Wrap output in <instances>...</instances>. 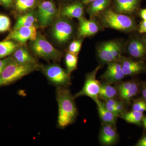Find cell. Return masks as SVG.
Instances as JSON below:
<instances>
[{
    "label": "cell",
    "instance_id": "1",
    "mask_svg": "<svg viewBox=\"0 0 146 146\" xmlns=\"http://www.w3.org/2000/svg\"><path fill=\"white\" fill-rule=\"evenodd\" d=\"M56 96L58 109V126L65 128L74 122L78 115L75 99L67 87H56Z\"/></svg>",
    "mask_w": 146,
    "mask_h": 146
},
{
    "label": "cell",
    "instance_id": "2",
    "mask_svg": "<svg viewBox=\"0 0 146 146\" xmlns=\"http://www.w3.org/2000/svg\"><path fill=\"white\" fill-rule=\"evenodd\" d=\"M103 28L129 33L138 31V25L133 16L117 13L109 7L96 18Z\"/></svg>",
    "mask_w": 146,
    "mask_h": 146
},
{
    "label": "cell",
    "instance_id": "3",
    "mask_svg": "<svg viewBox=\"0 0 146 146\" xmlns=\"http://www.w3.org/2000/svg\"><path fill=\"white\" fill-rule=\"evenodd\" d=\"M126 42L123 39H115L104 41L98 44L96 52L101 64L119 61L125 52Z\"/></svg>",
    "mask_w": 146,
    "mask_h": 146
},
{
    "label": "cell",
    "instance_id": "4",
    "mask_svg": "<svg viewBox=\"0 0 146 146\" xmlns=\"http://www.w3.org/2000/svg\"><path fill=\"white\" fill-rule=\"evenodd\" d=\"M40 68V66L17 63L12 58L0 74V87L13 83Z\"/></svg>",
    "mask_w": 146,
    "mask_h": 146
},
{
    "label": "cell",
    "instance_id": "5",
    "mask_svg": "<svg viewBox=\"0 0 146 146\" xmlns=\"http://www.w3.org/2000/svg\"><path fill=\"white\" fill-rule=\"evenodd\" d=\"M31 48L35 54L45 60L60 61L63 54L54 48L44 36L37 33L35 40L32 41Z\"/></svg>",
    "mask_w": 146,
    "mask_h": 146
},
{
    "label": "cell",
    "instance_id": "6",
    "mask_svg": "<svg viewBox=\"0 0 146 146\" xmlns=\"http://www.w3.org/2000/svg\"><path fill=\"white\" fill-rule=\"evenodd\" d=\"M101 65H99L86 76L83 88L78 93L73 96L74 99L81 96H87L92 99L96 104L100 103L99 94L101 83L96 79V75Z\"/></svg>",
    "mask_w": 146,
    "mask_h": 146
},
{
    "label": "cell",
    "instance_id": "7",
    "mask_svg": "<svg viewBox=\"0 0 146 146\" xmlns=\"http://www.w3.org/2000/svg\"><path fill=\"white\" fill-rule=\"evenodd\" d=\"M42 72L48 80L56 87H67L71 84L70 75L67 70L56 64L40 66Z\"/></svg>",
    "mask_w": 146,
    "mask_h": 146
},
{
    "label": "cell",
    "instance_id": "8",
    "mask_svg": "<svg viewBox=\"0 0 146 146\" xmlns=\"http://www.w3.org/2000/svg\"><path fill=\"white\" fill-rule=\"evenodd\" d=\"M70 20L61 17L57 20L53 27V36L60 44H67L72 38L74 29Z\"/></svg>",
    "mask_w": 146,
    "mask_h": 146
},
{
    "label": "cell",
    "instance_id": "9",
    "mask_svg": "<svg viewBox=\"0 0 146 146\" xmlns=\"http://www.w3.org/2000/svg\"><path fill=\"white\" fill-rule=\"evenodd\" d=\"M78 20V38L84 39L85 37L94 36L103 29V27L96 18L87 19L82 17Z\"/></svg>",
    "mask_w": 146,
    "mask_h": 146
},
{
    "label": "cell",
    "instance_id": "10",
    "mask_svg": "<svg viewBox=\"0 0 146 146\" xmlns=\"http://www.w3.org/2000/svg\"><path fill=\"white\" fill-rule=\"evenodd\" d=\"M143 0H112V9L117 13L133 16L138 13Z\"/></svg>",
    "mask_w": 146,
    "mask_h": 146
},
{
    "label": "cell",
    "instance_id": "11",
    "mask_svg": "<svg viewBox=\"0 0 146 146\" xmlns=\"http://www.w3.org/2000/svg\"><path fill=\"white\" fill-rule=\"evenodd\" d=\"M57 13L54 3L50 1H45L38 6L37 17L42 27H47L52 23Z\"/></svg>",
    "mask_w": 146,
    "mask_h": 146
},
{
    "label": "cell",
    "instance_id": "12",
    "mask_svg": "<svg viewBox=\"0 0 146 146\" xmlns=\"http://www.w3.org/2000/svg\"><path fill=\"white\" fill-rule=\"evenodd\" d=\"M37 32L35 26L21 27L11 32L5 40H13L23 44L29 40L33 41L36 39Z\"/></svg>",
    "mask_w": 146,
    "mask_h": 146
},
{
    "label": "cell",
    "instance_id": "13",
    "mask_svg": "<svg viewBox=\"0 0 146 146\" xmlns=\"http://www.w3.org/2000/svg\"><path fill=\"white\" fill-rule=\"evenodd\" d=\"M125 52L133 58L141 59L144 58L146 53L143 37L136 35L131 36L126 42Z\"/></svg>",
    "mask_w": 146,
    "mask_h": 146
},
{
    "label": "cell",
    "instance_id": "14",
    "mask_svg": "<svg viewBox=\"0 0 146 146\" xmlns=\"http://www.w3.org/2000/svg\"><path fill=\"white\" fill-rule=\"evenodd\" d=\"M106 70L101 76V78L108 83L112 84L119 82L125 76L119 61L107 63Z\"/></svg>",
    "mask_w": 146,
    "mask_h": 146
},
{
    "label": "cell",
    "instance_id": "15",
    "mask_svg": "<svg viewBox=\"0 0 146 146\" xmlns=\"http://www.w3.org/2000/svg\"><path fill=\"white\" fill-rule=\"evenodd\" d=\"M119 61L125 76L134 75L146 70V66L143 61H136L123 56Z\"/></svg>",
    "mask_w": 146,
    "mask_h": 146
},
{
    "label": "cell",
    "instance_id": "16",
    "mask_svg": "<svg viewBox=\"0 0 146 146\" xmlns=\"http://www.w3.org/2000/svg\"><path fill=\"white\" fill-rule=\"evenodd\" d=\"M119 135L115 126L102 123L99 135L100 143L104 145L109 146L117 143Z\"/></svg>",
    "mask_w": 146,
    "mask_h": 146
},
{
    "label": "cell",
    "instance_id": "17",
    "mask_svg": "<svg viewBox=\"0 0 146 146\" xmlns=\"http://www.w3.org/2000/svg\"><path fill=\"white\" fill-rule=\"evenodd\" d=\"M118 95L123 101L128 102L136 96L138 91V85L133 81L123 82L116 87Z\"/></svg>",
    "mask_w": 146,
    "mask_h": 146
},
{
    "label": "cell",
    "instance_id": "18",
    "mask_svg": "<svg viewBox=\"0 0 146 146\" xmlns=\"http://www.w3.org/2000/svg\"><path fill=\"white\" fill-rule=\"evenodd\" d=\"M60 16L63 18L71 19L84 17V7L81 2H76L64 6L60 12Z\"/></svg>",
    "mask_w": 146,
    "mask_h": 146
},
{
    "label": "cell",
    "instance_id": "19",
    "mask_svg": "<svg viewBox=\"0 0 146 146\" xmlns=\"http://www.w3.org/2000/svg\"><path fill=\"white\" fill-rule=\"evenodd\" d=\"M12 58L14 61L21 64L40 66L36 59L25 47H18L13 53Z\"/></svg>",
    "mask_w": 146,
    "mask_h": 146
},
{
    "label": "cell",
    "instance_id": "20",
    "mask_svg": "<svg viewBox=\"0 0 146 146\" xmlns=\"http://www.w3.org/2000/svg\"><path fill=\"white\" fill-rule=\"evenodd\" d=\"M112 0H95L89 5L86 12L90 18H96L100 13L110 7Z\"/></svg>",
    "mask_w": 146,
    "mask_h": 146
},
{
    "label": "cell",
    "instance_id": "21",
    "mask_svg": "<svg viewBox=\"0 0 146 146\" xmlns=\"http://www.w3.org/2000/svg\"><path fill=\"white\" fill-rule=\"evenodd\" d=\"M97 105L99 115L102 123L115 126L118 116L108 110L102 101L100 100L99 103Z\"/></svg>",
    "mask_w": 146,
    "mask_h": 146
},
{
    "label": "cell",
    "instance_id": "22",
    "mask_svg": "<svg viewBox=\"0 0 146 146\" xmlns=\"http://www.w3.org/2000/svg\"><path fill=\"white\" fill-rule=\"evenodd\" d=\"M117 94V89L116 87L111 86V84L106 82L101 83L99 94V99L104 100L112 99L116 98Z\"/></svg>",
    "mask_w": 146,
    "mask_h": 146
},
{
    "label": "cell",
    "instance_id": "23",
    "mask_svg": "<svg viewBox=\"0 0 146 146\" xmlns=\"http://www.w3.org/2000/svg\"><path fill=\"white\" fill-rule=\"evenodd\" d=\"M38 0H15V7L19 13H27L36 7Z\"/></svg>",
    "mask_w": 146,
    "mask_h": 146
},
{
    "label": "cell",
    "instance_id": "24",
    "mask_svg": "<svg viewBox=\"0 0 146 146\" xmlns=\"http://www.w3.org/2000/svg\"><path fill=\"white\" fill-rule=\"evenodd\" d=\"M36 22V18L34 12L30 11L25 14L20 16L18 18L13 29H16L21 27H31L35 26V23Z\"/></svg>",
    "mask_w": 146,
    "mask_h": 146
},
{
    "label": "cell",
    "instance_id": "25",
    "mask_svg": "<svg viewBox=\"0 0 146 146\" xmlns=\"http://www.w3.org/2000/svg\"><path fill=\"white\" fill-rule=\"evenodd\" d=\"M19 46L10 40L0 42V58L13 53Z\"/></svg>",
    "mask_w": 146,
    "mask_h": 146
},
{
    "label": "cell",
    "instance_id": "26",
    "mask_svg": "<svg viewBox=\"0 0 146 146\" xmlns=\"http://www.w3.org/2000/svg\"><path fill=\"white\" fill-rule=\"evenodd\" d=\"M121 117L127 123L139 125L143 117V112L133 111L121 114Z\"/></svg>",
    "mask_w": 146,
    "mask_h": 146
},
{
    "label": "cell",
    "instance_id": "27",
    "mask_svg": "<svg viewBox=\"0 0 146 146\" xmlns=\"http://www.w3.org/2000/svg\"><path fill=\"white\" fill-rule=\"evenodd\" d=\"M77 55L68 52L65 55V63L68 73H71L77 69L78 56Z\"/></svg>",
    "mask_w": 146,
    "mask_h": 146
},
{
    "label": "cell",
    "instance_id": "28",
    "mask_svg": "<svg viewBox=\"0 0 146 146\" xmlns=\"http://www.w3.org/2000/svg\"><path fill=\"white\" fill-rule=\"evenodd\" d=\"M84 38H79L71 42L68 47V52L71 53L78 55L81 50Z\"/></svg>",
    "mask_w": 146,
    "mask_h": 146
},
{
    "label": "cell",
    "instance_id": "29",
    "mask_svg": "<svg viewBox=\"0 0 146 146\" xmlns=\"http://www.w3.org/2000/svg\"><path fill=\"white\" fill-rule=\"evenodd\" d=\"M10 19L5 15L0 14V33L5 32L10 29Z\"/></svg>",
    "mask_w": 146,
    "mask_h": 146
},
{
    "label": "cell",
    "instance_id": "30",
    "mask_svg": "<svg viewBox=\"0 0 146 146\" xmlns=\"http://www.w3.org/2000/svg\"><path fill=\"white\" fill-rule=\"evenodd\" d=\"M132 110L143 112L146 111V103L143 101H139L133 104Z\"/></svg>",
    "mask_w": 146,
    "mask_h": 146
},
{
    "label": "cell",
    "instance_id": "31",
    "mask_svg": "<svg viewBox=\"0 0 146 146\" xmlns=\"http://www.w3.org/2000/svg\"><path fill=\"white\" fill-rule=\"evenodd\" d=\"M138 31L141 34L146 33V21H142L138 25Z\"/></svg>",
    "mask_w": 146,
    "mask_h": 146
},
{
    "label": "cell",
    "instance_id": "32",
    "mask_svg": "<svg viewBox=\"0 0 146 146\" xmlns=\"http://www.w3.org/2000/svg\"><path fill=\"white\" fill-rule=\"evenodd\" d=\"M138 13L143 21H146V8L140 9Z\"/></svg>",
    "mask_w": 146,
    "mask_h": 146
},
{
    "label": "cell",
    "instance_id": "33",
    "mask_svg": "<svg viewBox=\"0 0 146 146\" xmlns=\"http://www.w3.org/2000/svg\"><path fill=\"white\" fill-rule=\"evenodd\" d=\"M13 0H0L2 4L6 7H9L11 6L13 3Z\"/></svg>",
    "mask_w": 146,
    "mask_h": 146
},
{
    "label": "cell",
    "instance_id": "34",
    "mask_svg": "<svg viewBox=\"0 0 146 146\" xmlns=\"http://www.w3.org/2000/svg\"><path fill=\"white\" fill-rule=\"evenodd\" d=\"M136 146H146V136H144L143 137L141 138L138 141Z\"/></svg>",
    "mask_w": 146,
    "mask_h": 146
},
{
    "label": "cell",
    "instance_id": "35",
    "mask_svg": "<svg viewBox=\"0 0 146 146\" xmlns=\"http://www.w3.org/2000/svg\"><path fill=\"white\" fill-rule=\"evenodd\" d=\"M95 0H81V2L84 5H89L91 3L93 2Z\"/></svg>",
    "mask_w": 146,
    "mask_h": 146
},
{
    "label": "cell",
    "instance_id": "36",
    "mask_svg": "<svg viewBox=\"0 0 146 146\" xmlns=\"http://www.w3.org/2000/svg\"><path fill=\"white\" fill-rule=\"evenodd\" d=\"M142 95L146 103V86H144L142 90Z\"/></svg>",
    "mask_w": 146,
    "mask_h": 146
},
{
    "label": "cell",
    "instance_id": "37",
    "mask_svg": "<svg viewBox=\"0 0 146 146\" xmlns=\"http://www.w3.org/2000/svg\"><path fill=\"white\" fill-rule=\"evenodd\" d=\"M142 122H143V124L144 127L146 129V117H143V119H142Z\"/></svg>",
    "mask_w": 146,
    "mask_h": 146
},
{
    "label": "cell",
    "instance_id": "38",
    "mask_svg": "<svg viewBox=\"0 0 146 146\" xmlns=\"http://www.w3.org/2000/svg\"><path fill=\"white\" fill-rule=\"evenodd\" d=\"M143 39L144 44H145V50H146V35H145L144 37H143Z\"/></svg>",
    "mask_w": 146,
    "mask_h": 146
},
{
    "label": "cell",
    "instance_id": "39",
    "mask_svg": "<svg viewBox=\"0 0 146 146\" xmlns=\"http://www.w3.org/2000/svg\"><path fill=\"white\" fill-rule=\"evenodd\" d=\"M64 1H71V0H64Z\"/></svg>",
    "mask_w": 146,
    "mask_h": 146
},
{
    "label": "cell",
    "instance_id": "40",
    "mask_svg": "<svg viewBox=\"0 0 146 146\" xmlns=\"http://www.w3.org/2000/svg\"><path fill=\"white\" fill-rule=\"evenodd\" d=\"M1 1H0V4H1Z\"/></svg>",
    "mask_w": 146,
    "mask_h": 146
}]
</instances>
